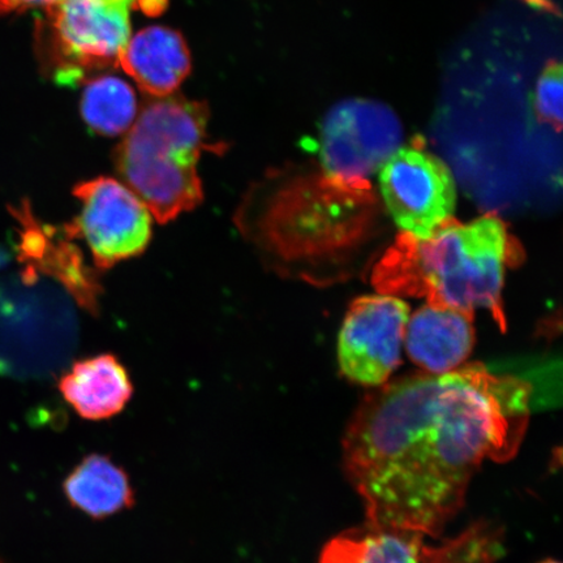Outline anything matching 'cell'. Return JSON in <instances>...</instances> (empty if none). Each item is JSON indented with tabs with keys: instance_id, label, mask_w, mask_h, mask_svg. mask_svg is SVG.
Here are the masks:
<instances>
[{
	"instance_id": "1",
	"label": "cell",
	"mask_w": 563,
	"mask_h": 563,
	"mask_svg": "<svg viewBox=\"0 0 563 563\" xmlns=\"http://www.w3.org/2000/svg\"><path fill=\"white\" fill-rule=\"evenodd\" d=\"M532 385L471 364L420 373L368 394L343 439L367 522L439 538L485 461L517 455Z\"/></svg>"
},
{
	"instance_id": "2",
	"label": "cell",
	"mask_w": 563,
	"mask_h": 563,
	"mask_svg": "<svg viewBox=\"0 0 563 563\" xmlns=\"http://www.w3.org/2000/svg\"><path fill=\"white\" fill-rule=\"evenodd\" d=\"M516 246L495 214L470 223L450 218L427 238L399 234L376 265L373 286L390 297L424 298L468 313L488 309L506 330L503 287L506 266L520 255Z\"/></svg>"
},
{
	"instance_id": "3",
	"label": "cell",
	"mask_w": 563,
	"mask_h": 563,
	"mask_svg": "<svg viewBox=\"0 0 563 563\" xmlns=\"http://www.w3.org/2000/svg\"><path fill=\"white\" fill-rule=\"evenodd\" d=\"M208 123L207 103L157 98L139 112L117 147L118 174L158 223H170L203 201L201 154L221 151L208 143Z\"/></svg>"
},
{
	"instance_id": "4",
	"label": "cell",
	"mask_w": 563,
	"mask_h": 563,
	"mask_svg": "<svg viewBox=\"0 0 563 563\" xmlns=\"http://www.w3.org/2000/svg\"><path fill=\"white\" fill-rule=\"evenodd\" d=\"M167 0H58L46 7L41 45L54 80L74 86L91 70L118 66L131 38V11L157 16Z\"/></svg>"
},
{
	"instance_id": "5",
	"label": "cell",
	"mask_w": 563,
	"mask_h": 563,
	"mask_svg": "<svg viewBox=\"0 0 563 563\" xmlns=\"http://www.w3.org/2000/svg\"><path fill=\"white\" fill-rule=\"evenodd\" d=\"M420 532L365 522L336 534L323 547L319 563H496L501 532L477 523L440 545L426 544Z\"/></svg>"
},
{
	"instance_id": "6",
	"label": "cell",
	"mask_w": 563,
	"mask_h": 563,
	"mask_svg": "<svg viewBox=\"0 0 563 563\" xmlns=\"http://www.w3.org/2000/svg\"><path fill=\"white\" fill-rule=\"evenodd\" d=\"M74 195L81 211L65 224V231L74 241H86L98 269L108 271L143 255L152 241L153 216L131 188L109 176H98L76 185Z\"/></svg>"
},
{
	"instance_id": "7",
	"label": "cell",
	"mask_w": 563,
	"mask_h": 563,
	"mask_svg": "<svg viewBox=\"0 0 563 563\" xmlns=\"http://www.w3.org/2000/svg\"><path fill=\"white\" fill-rule=\"evenodd\" d=\"M399 119L390 108L369 100L336 104L323 121V173L349 186H371L368 178L402 144Z\"/></svg>"
},
{
	"instance_id": "8",
	"label": "cell",
	"mask_w": 563,
	"mask_h": 563,
	"mask_svg": "<svg viewBox=\"0 0 563 563\" xmlns=\"http://www.w3.org/2000/svg\"><path fill=\"white\" fill-rule=\"evenodd\" d=\"M378 183L394 222L408 234L427 238L454 216V176L422 147H399L379 168Z\"/></svg>"
},
{
	"instance_id": "9",
	"label": "cell",
	"mask_w": 563,
	"mask_h": 563,
	"mask_svg": "<svg viewBox=\"0 0 563 563\" xmlns=\"http://www.w3.org/2000/svg\"><path fill=\"white\" fill-rule=\"evenodd\" d=\"M408 320L410 308L390 295L352 302L338 340L343 375L362 385L385 384L398 367Z\"/></svg>"
},
{
	"instance_id": "10",
	"label": "cell",
	"mask_w": 563,
	"mask_h": 563,
	"mask_svg": "<svg viewBox=\"0 0 563 563\" xmlns=\"http://www.w3.org/2000/svg\"><path fill=\"white\" fill-rule=\"evenodd\" d=\"M21 224L20 262L26 265L25 278H37L38 274L59 284L77 307L91 314L100 311L102 287L97 274L84 262L82 253L62 230L45 227L37 221L30 207L16 211Z\"/></svg>"
},
{
	"instance_id": "11",
	"label": "cell",
	"mask_w": 563,
	"mask_h": 563,
	"mask_svg": "<svg viewBox=\"0 0 563 563\" xmlns=\"http://www.w3.org/2000/svg\"><path fill=\"white\" fill-rule=\"evenodd\" d=\"M474 313L427 305L408 320L406 347L413 363L441 375L461 367L475 341Z\"/></svg>"
},
{
	"instance_id": "12",
	"label": "cell",
	"mask_w": 563,
	"mask_h": 563,
	"mask_svg": "<svg viewBox=\"0 0 563 563\" xmlns=\"http://www.w3.org/2000/svg\"><path fill=\"white\" fill-rule=\"evenodd\" d=\"M118 66L144 93L166 98L175 93L191 73V53L179 32L150 26L131 35L119 55Z\"/></svg>"
},
{
	"instance_id": "13",
	"label": "cell",
	"mask_w": 563,
	"mask_h": 563,
	"mask_svg": "<svg viewBox=\"0 0 563 563\" xmlns=\"http://www.w3.org/2000/svg\"><path fill=\"white\" fill-rule=\"evenodd\" d=\"M58 387L74 411L90 421L117 417L133 396L129 372L110 354L75 362L60 377Z\"/></svg>"
},
{
	"instance_id": "14",
	"label": "cell",
	"mask_w": 563,
	"mask_h": 563,
	"mask_svg": "<svg viewBox=\"0 0 563 563\" xmlns=\"http://www.w3.org/2000/svg\"><path fill=\"white\" fill-rule=\"evenodd\" d=\"M63 492L74 509L96 520L132 509L135 489L126 471L104 454H89L63 482Z\"/></svg>"
},
{
	"instance_id": "15",
	"label": "cell",
	"mask_w": 563,
	"mask_h": 563,
	"mask_svg": "<svg viewBox=\"0 0 563 563\" xmlns=\"http://www.w3.org/2000/svg\"><path fill=\"white\" fill-rule=\"evenodd\" d=\"M135 90L115 76H101L84 89L81 115L98 135H123L139 115Z\"/></svg>"
},
{
	"instance_id": "16",
	"label": "cell",
	"mask_w": 563,
	"mask_h": 563,
	"mask_svg": "<svg viewBox=\"0 0 563 563\" xmlns=\"http://www.w3.org/2000/svg\"><path fill=\"white\" fill-rule=\"evenodd\" d=\"M533 110L540 122L562 129V65L553 60L539 77L533 95Z\"/></svg>"
},
{
	"instance_id": "17",
	"label": "cell",
	"mask_w": 563,
	"mask_h": 563,
	"mask_svg": "<svg viewBox=\"0 0 563 563\" xmlns=\"http://www.w3.org/2000/svg\"><path fill=\"white\" fill-rule=\"evenodd\" d=\"M58 0H0V16L15 11H25L33 7H48Z\"/></svg>"
},
{
	"instance_id": "18",
	"label": "cell",
	"mask_w": 563,
	"mask_h": 563,
	"mask_svg": "<svg viewBox=\"0 0 563 563\" xmlns=\"http://www.w3.org/2000/svg\"><path fill=\"white\" fill-rule=\"evenodd\" d=\"M540 563H561V562L555 561V560H545V561L540 562Z\"/></svg>"
},
{
	"instance_id": "19",
	"label": "cell",
	"mask_w": 563,
	"mask_h": 563,
	"mask_svg": "<svg viewBox=\"0 0 563 563\" xmlns=\"http://www.w3.org/2000/svg\"><path fill=\"white\" fill-rule=\"evenodd\" d=\"M0 563H2V562H0Z\"/></svg>"
}]
</instances>
